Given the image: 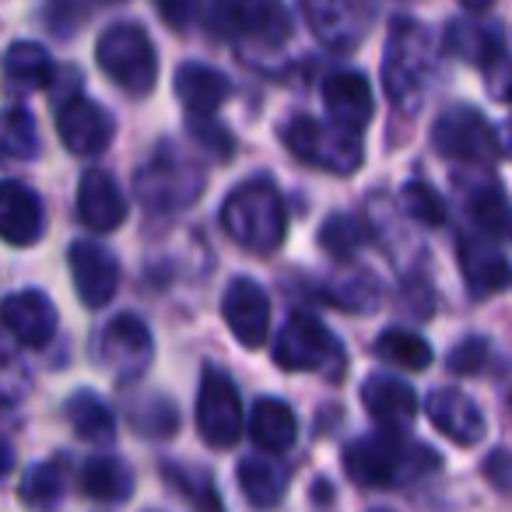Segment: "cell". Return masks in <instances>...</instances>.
<instances>
[{
  "label": "cell",
  "mask_w": 512,
  "mask_h": 512,
  "mask_svg": "<svg viewBox=\"0 0 512 512\" xmlns=\"http://www.w3.org/2000/svg\"><path fill=\"white\" fill-rule=\"evenodd\" d=\"M186 130H190L193 141H197L204 151H211L214 158H221V162L232 158L235 141H232V134L214 120V116H186Z\"/></svg>",
  "instance_id": "37"
},
{
  "label": "cell",
  "mask_w": 512,
  "mask_h": 512,
  "mask_svg": "<svg viewBox=\"0 0 512 512\" xmlns=\"http://www.w3.org/2000/svg\"><path fill=\"white\" fill-rule=\"evenodd\" d=\"M446 50L456 53L460 60H470L477 71L491 74L505 67V36L498 25H481V22H449L446 29Z\"/></svg>",
  "instance_id": "21"
},
{
  "label": "cell",
  "mask_w": 512,
  "mask_h": 512,
  "mask_svg": "<svg viewBox=\"0 0 512 512\" xmlns=\"http://www.w3.org/2000/svg\"><path fill=\"white\" fill-rule=\"evenodd\" d=\"M0 323L25 348H43L57 334V309L36 288H25L0 302Z\"/></svg>",
  "instance_id": "16"
},
{
  "label": "cell",
  "mask_w": 512,
  "mask_h": 512,
  "mask_svg": "<svg viewBox=\"0 0 512 512\" xmlns=\"http://www.w3.org/2000/svg\"><path fill=\"white\" fill-rule=\"evenodd\" d=\"M102 362L109 365L120 376H141L151 365L155 355V341H151V330L144 327L141 316L120 313L116 320H109V327L102 330Z\"/></svg>",
  "instance_id": "15"
},
{
  "label": "cell",
  "mask_w": 512,
  "mask_h": 512,
  "mask_svg": "<svg viewBox=\"0 0 512 512\" xmlns=\"http://www.w3.org/2000/svg\"><path fill=\"white\" fill-rule=\"evenodd\" d=\"M281 137H285V148L299 162L327 169L334 176H351L365 158L362 137L344 134L334 123H320L313 116H292L285 123V130H281Z\"/></svg>",
  "instance_id": "7"
},
{
  "label": "cell",
  "mask_w": 512,
  "mask_h": 512,
  "mask_svg": "<svg viewBox=\"0 0 512 512\" xmlns=\"http://www.w3.org/2000/svg\"><path fill=\"white\" fill-rule=\"evenodd\" d=\"M176 95L186 106V116H214L228 102L232 85L218 67L186 60L176 71Z\"/></svg>",
  "instance_id": "23"
},
{
  "label": "cell",
  "mask_w": 512,
  "mask_h": 512,
  "mask_svg": "<svg viewBox=\"0 0 512 512\" xmlns=\"http://www.w3.org/2000/svg\"><path fill=\"white\" fill-rule=\"evenodd\" d=\"M362 242H365V228L358 225V218H351V214H330V218L323 221L320 246L327 249L330 256H337V260L351 256Z\"/></svg>",
  "instance_id": "36"
},
{
  "label": "cell",
  "mask_w": 512,
  "mask_h": 512,
  "mask_svg": "<svg viewBox=\"0 0 512 512\" xmlns=\"http://www.w3.org/2000/svg\"><path fill=\"white\" fill-rule=\"evenodd\" d=\"M274 362L285 372H337L348 365L341 341L309 313H292L274 341Z\"/></svg>",
  "instance_id": "8"
},
{
  "label": "cell",
  "mask_w": 512,
  "mask_h": 512,
  "mask_svg": "<svg viewBox=\"0 0 512 512\" xmlns=\"http://www.w3.org/2000/svg\"><path fill=\"white\" fill-rule=\"evenodd\" d=\"M435 151L449 162L491 165L505 155V144L498 137L495 123L481 116L474 106H453L435 120L432 127Z\"/></svg>",
  "instance_id": "9"
},
{
  "label": "cell",
  "mask_w": 512,
  "mask_h": 512,
  "mask_svg": "<svg viewBox=\"0 0 512 512\" xmlns=\"http://www.w3.org/2000/svg\"><path fill=\"white\" fill-rule=\"evenodd\" d=\"M302 15L309 18L313 32L330 50H355L365 39L372 11L362 4H306Z\"/></svg>",
  "instance_id": "22"
},
{
  "label": "cell",
  "mask_w": 512,
  "mask_h": 512,
  "mask_svg": "<svg viewBox=\"0 0 512 512\" xmlns=\"http://www.w3.org/2000/svg\"><path fill=\"white\" fill-rule=\"evenodd\" d=\"M221 225L228 239L246 246L249 253H274L288 235L285 197L271 179H246L221 204Z\"/></svg>",
  "instance_id": "2"
},
{
  "label": "cell",
  "mask_w": 512,
  "mask_h": 512,
  "mask_svg": "<svg viewBox=\"0 0 512 512\" xmlns=\"http://www.w3.org/2000/svg\"><path fill=\"white\" fill-rule=\"evenodd\" d=\"M43 200L32 186L4 179L0 183V239L11 246H32L43 235Z\"/></svg>",
  "instance_id": "18"
},
{
  "label": "cell",
  "mask_w": 512,
  "mask_h": 512,
  "mask_svg": "<svg viewBox=\"0 0 512 512\" xmlns=\"http://www.w3.org/2000/svg\"><path fill=\"white\" fill-rule=\"evenodd\" d=\"M95 60L102 74L130 99L151 95L158 81V53L151 36L137 22H116L95 43Z\"/></svg>",
  "instance_id": "4"
},
{
  "label": "cell",
  "mask_w": 512,
  "mask_h": 512,
  "mask_svg": "<svg viewBox=\"0 0 512 512\" xmlns=\"http://www.w3.org/2000/svg\"><path fill=\"white\" fill-rule=\"evenodd\" d=\"M25 390H29V372H25L22 358L0 341V397L18 400Z\"/></svg>",
  "instance_id": "39"
},
{
  "label": "cell",
  "mask_w": 512,
  "mask_h": 512,
  "mask_svg": "<svg viewBox=\"0 0 512 512\" xmlns=\"http://www.w3.org/2000/svg\"><path fill=\"white\" fill-rule=\"evenodd\" d=\"M460 267L474 299H488L509 285V264L498 253V242H488L481 235H460Z\"/></svg>",
  "instance_id": "20"
},
{
  "label": "cell",
  "mask_w": 512,
  "mask_h": 512,
  "mask_svg": "<svg viewBox=\"0 0 512 512\" xmlns=\"http://www.w3.org/2000/svg\"><path fill=\"white\" fill-rule=\"evenodd\" d=\"M323 106H327L330 123L337 130L362 137V130L369 127L372 113H376L369 78L362 71H334L323 81Z\"/></svg>",
  "instance_id": "14"
},
{
  "label": "cell",
  "mask_w": 512,
  "mask_h": 512,
  "mask_svg": "<svg viewBox=\"0 0 512 512\" xmlns=\"http://www.w3.org/2000/svg\"><path fill=\"white\" fill-rule=\"evenodd\" d=\"M432 81V39L414 18H397L390 25L383 53V88L397 113H418Z\"/></svg>",
  "instance_id": "3"
},
{
  "label": "cell",
  "mask_w": 512,
  "mask_h": 512,
  "mask_svg": "<svg viewBox=\"0 0 512 512\" xmlns=\"http://www.w3.org/2000/svg\"><path fill=\"white\" fill-rule=\"evenodd\" d=\"M488 355H491V348L484 337H467V341H463L460 348H453V355H449V369L460 372V376H474V372L484 369Z\"/></svg>",
  "instance_id": "40"
},
{
  "label": "cell",
  "mask_w": 512,
  "mask_h": 512,
  "mask_svg": "<svg viewBox=\"0 0 512 512\" xmlns=\"http://www.w3.org/2000/svg\"><path fill=\"white\" fill-rule=\"evenodd\" d=\"M4 74L18 88H50L53 81V60L43 46L36 43H11L4 53Z\"/></svg>",
  "instance_id": "28"
},
{
  "label": "cell",
  "mask_w": 512,
  "mask_h": 512,
  "mask_svg": "<svg viewBox=\"0 0 512 512\" xmlns=\"http://www.w3.org/2000/svg\"><path fill=\"white\" fill-rule=\"evenodd\" d=\"M484 474L495 481L498 491L509 488V453H505V449H495V453H491V460L484 463Z\"/></svg>",
  "instance_id": "41"
},
{
  "label": "cell",
  "mask_w": 512,
  "mask_h": 512,
  "mask_svg": "<svg viewBox=\"0 0 512 512\" xmlns=\"http://www.w3.org/2000/svg\"><path fill=\"white\" fill-rule=\"evenodd\" d=\"M400 207H404L407 218H414L418 225L439 228L442 221H446V204H442V197L428 183H421V179L404 183V190H400Z\"/></svg>",
  "instance_id": "35"
},
{
  "label": "cell",
  "mask_w": 512,
  "mask_h": 512,
  "mask_svg": "<svg viewBox=\"0 0 512 512\" xmlns=\"http://www.w3.org/2000/svg\"><path fill=\"white\" fill-rule=\"evenodd\" d=\"M221 316L242 348H260L271 327V299L253 278H232V285L221 295Z\"/></svg>",
  "instance_id": "13"
},
{
  "label": "cell",
  "mask_w": 512,
  "mask_h": 512,
  "mask_svg": "<svg viewBox=\"0 0 512 512\" xmlns=\"http://www.w3.org/2000/svg\"><path fill=\"white\" fill-rule=\"evenodd\" d=\"M158 15L165 18V22H172V25H186V18L193 15V4H158Z\"/></svg>",
  "instance_id": "42"
},
{
  "label": "cell",
  "mask_w": 512,
  "mask_h": 512,
  "mask_svg": "<svg viewBox=\"0 0 512 512\" xmlns=\"http://www.w3.org/2000/svg\"><path fill=\"white\" fill-rule=\"evenodd\" d=\"M165 481L186 498L197 512H225L221 509V498H218V488H214L211 474H200V470H186V467H172L165 463L162 467Z\"/></svg>",
  "instance_id": "34"
},
{
  "label": "cell",
  "mask_w": 512,
  "mask_h": 512,
  "mask_svg": "<svg viewBox=\"0 0 512 512\" xmlns=\"http://www.w3.org/2000/svg\"><path fill=\"white\" fill-rule=\"evenodd\" d=\"M428 467H439V456L421 446L418 439L393 432V428L365 435L344 449V470L362 488H397V484L421 477Z\"/></svg>",
  "instance_id": "1"
},
{
  "label": "cell",
  "mask_w": 512,
  "mask_h": 512,
  "mask_svg": "<svg viewBox=\"0 0 512 512\" xmlns=\"http://www.w3.org/2000/svg\"><path fill=\"white\" fill-rule=\"evenodd\" d=\"M425 411L432 418V425L446 439H453L456 446H477L484 439V432H488V421H484L481 407L467 393L453 390V386H439V390L428 393Z\"/></svg>",
  "instance_id": "17"
},
{
  "label": "cell",
  "mask_w": 512,
  "mask_h": 512,
  "mask_svg": "<svg viewBox=\"0 0 512 512\" xmlns=\"http://www.w3.org/2000/svg\"><path fill=\"white\" fill-rule=\"evenodd\" d=\"M18 498L25 502V509H36V512L57 509V502L64 498V470H60V463L53 460L32 463L22 481H18Z\"/></svg>",
  "instance_id": "29"
},
{
  "label": "cell",
  "mask_w": 512,
  "mask_h": 512,
  "mask_svg": "<svg viewBox=\"0 0 512 512\" xmlns=\"http://www.w3.org/2000/svg\"><path fill=\"white\" fill-rule=\"evenodd\" d=\"M57 134L71 155L92 158L109 148V141L116 134V123L106 106L92 102L88 95H71L57 113Z\"/></svg>",
  "instance_id": "11"
},
{
  "label": "cell",
  "mask_w": 512,
  "mask_h": 512,
  "mask_svg": "<svg viewBox=\"0 0 512 512\" xmlns=\"http://www.w3.org/2000/svg\"><path fill=\"white\" fill-rule=\"evenodd\" d=\"M134 428L141 435H155V439H165V435H172L179 428V411L169 404V400H151V407H144V411L134 414Z\"/></svg>",
  "instance_id": "38"
},
{
  "label": "cell",
  "mask_w": 512,
  "mask_h": 512,
  "mask_svg": "<svg viewBox=\"0 0 512 512\" xmlns=\"http://www.w3.org/2000/svg\"><path fill=\"white\" fill-rule=\"evenodd\" d=\"M78 218L92 232H113L127 221V197L109 172L88 169L78 183Z\"/></svg>",
  "instance_id": "19"
},
{
  "label": "cell",
  "mask_w": 512,
  "mask_h": 512,
  "mask_svg": "<svg viewBox=\"0 0 512 512\" xmlns=\"http://www.w3.org/2000/svg\"><path fill=\"white\" fill-rule=\"evenodd\" d=\"M11 467H15V453H11V442L0 435V477L8 474Z\"/></svg>",
  "instance_id": "43"
},
{
  "label": "cell",
  "mask_w": 512,
  "mask_h": 512,
  "mask_svg": "<svg viewBox=\"0 0 512 512\" xmlns=\"http://www.w3.org/2000/svg\"><path fill=\"white\" fill-rule=\"evenodd\" d=\"M0 155L18 158V162H29V158L39 155V127L29 109H0Z\"/></svg>",
  "instance_id": "30"
},
{
  "label": "cell",
  "mask_w": 512,
  "mask_h": 512,
  "mask_svg": "<svg viewBox=\"0 0 512 512\" xmlns=\"http://www.w3.org/2000/svg\"><path fill=\"white\" fill-rule=\"evenodd\" d=\"M239 488L253 505H260V509H274V505L285 498L288 481H285V474L274 467V463L256 460V456H253V460L239 463Z\"/></svg>",
  "instance_id": "32"
},
{
  "label": "cell",
  "mask_w": 512,
  "mask_h": 512,
  "mask_svg": "<svg viewBox=\"0 0 512 512\" xmlns=\"http://www.w3.org/2000/svg\"><path fill=\"white\" fill-rule=\"evenodd\" d=\"M197 432L207 446L228 449L242 435V404L232 376L221 372L218 365H207L200 376L197 393Z\"/></svg>",
  "instance_id": "10"
},
{
  "label": "cell",
  "mask_w": 512,
  "mask_h": 512,
  "mask_svg": "<svg viewBox=\"0 0 512 512\" xmlns=\"http://www.w3.org/2000/svg\"><path fill=\"white\" fill-rule=\"evenodd\" d=\"M249 435L260 449L267 453H288L299 439V421H295L292 407L278 397H260L249 414Z\"/></svg>",
  "instance_id": "25"
},
{
  "label": "cell",
  "mask_w": 512,
  "mask_h": 512,
  "mask_svg": "<svg viewBox=\"0 0 512 512\" xmlns=\"http://www.w3.org/2000/svg\"><path fill=\"white\" fill-rule=\"evenodd\" d=\"M362 407L386 428H400L418 414V397L393 376H369L362 383Z\"/></svg>",
  "instance_id": "24"
},
{
  "label": "cell",
  "mask_w": 512,
  "mask_h": 512,
  "mask_svg": "<svg viewBox=\"0 0 512 512\" xmlns=\"http://www.w3.org/2000/svg\"><path fill=\"white\" fill-rule=\"evenodd\" d=\"M470 221H474L477 235L488 242H502L509 232V204H505V190L498 183H488L470 197Z\"/></svg>",
  "instance_id": "33"
},
{
  "label": "cell",
  "mask_w": 512,
  "mask_h": 512,
  "mask_svg": "<svg viewBox=\"0 0 512 512\" xmlns=\"http://www.w3.org/2000/svg\"><path fill=\"white\" fill-rule=\"evenodd\" d=\"M376 355L383 358L386 365H400V369H407V372H421L432 365V348H428L425 337H418L414 330H400V327H390L379 334Z\"/></svg>",
  "instance_id": "31"
},
{
  "label": "cell",
  "mask_w": 512,
  "mask_h": 512,
  "mask_svg": "<svg viewBox=\"0 0 512 512\" xmlns=\"http://www.w3.org/2000/svg\"><path fill=\"white\" fill-rule=\"evenodd\" d=\"M67 264H71L74 292L88 309H106L113 302L116 288H120V264L106 246L88 239L71 242Z\"/></svg>",
  "instance_id": "12"
},
{
  "label": "cell",
  "mask_w": 512,
  "mask_h": 512,
  "mask_svg": "<svg viewBox=\"0 0 512 512\" xmlns=\"http://www.w3.org/2000/svg\"><path fill=\"white\" fill-rule=\"evenodd\" d=\"M81 491L99 502H123L134 495V474L116 456H95L81 470Z\"/></svg>",
  "instance_id": "27"
},
{
  "label": "cell",
  "mask_w": 512,
  "mask_h": 512,
  "mask_svg": "<svg viewBox=\"0 0 512 512\" xmlns=\"http://www.w3.org/2000/svg\"><path fill=\"white\" fill-rule=\"evenodd\" d=\"M207 32L253 50H278L292 39V15L274 0H225L204 11Z\"/></svg>",
  "instance_id": "5"
},
{
  "label": "cell",
  "mask_w": 512,
  "mask_h": 512,
  "mask_svg": "<svg viewBox=\"0 0 512 512\" xmlns=\"http://www.w3.org/2000/svg\"><path fill=\"white\" fill-rule=\"evenodd\" d=\"M204 179V169L193 158H186L172 144H158L155 155L137 169L134 190L148 211L169 214L190 207L204 190Z\"/></svg>",
  "instance_id": "6"
},
{
  "label": "cell",
  "mask_w": 512,
  "mask_h": 512,
  "mask_svg": "<svg viewBox=\"0 0 512 512\" xmlns=\"http://www.w3.org/2000/svg\"><path fill=\"white\" fill-rule=\"evenodd\" d=\"M64 414L71 421L74 435L88 446H113L116 439V418L92 390L71 393V400L64 404Z\"/></svg>",
  "instance_id": "26"
}]
</instances>
